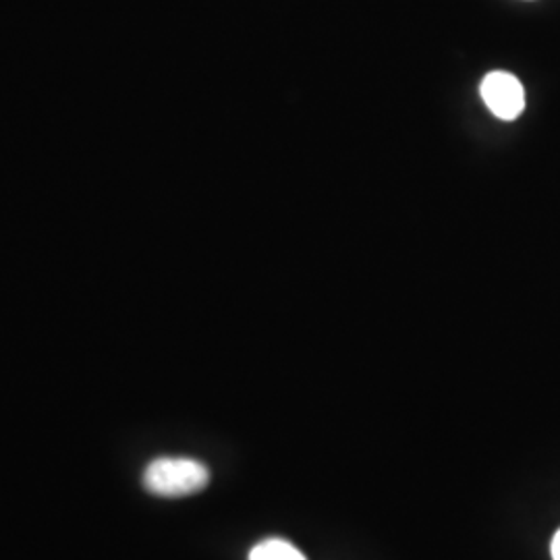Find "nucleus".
I'll list each match as a JSON object with an SVG mask.
<instances>
[{
  "mask_svg": "<svg viewBox=\"0 0 560 560\" xmlns=\"http://www.w3.org/2000/svg\"><path fill=\"white\" fill-rule=\"evenodd\" d=\"M247 560H307L300 548L282 538L261 540L249 550Z\"/></svg>",
  "mask_w": 560,
  "mask_h": 560,
  "instance_id": "7ed1b4c3",
  "label": "nucleus"
},
{
  "mask_svg": "<svg viewBox=\"0 0 560 560\" xmlns=\"http://www.w3.org/2000/svg\"><path fill=\"white\" fill-rule=\"evenodd\" d=\"M481 98L486 106L502 120H515L525 108V92L521 81L504 73L492 71L488 73L480 85Z\"/></svg>",
  "mask_w": 560,
  "mask_h": 560,
  "instance_id": "f03ea898",
  "label": "nucleus"
},
{
  "mask_svg": "<svg viewBox=\"0 0 560 560\" xmlns=\"http://www.w3.org/2000/svg\"><path fill=\"white\" fill-rule=\"evenodd\" d=\"M210 481V471L201 460L187 457H161L143 469V488L162 499H180L201 492Z\"/></svg>",
  "mask_w": 560,
  "mask_h": 560,
  "instance_id": "f257e3e1",
  "label": "nucleus"
},
{
  "mask_svg": "<svg viewBox=\"0 0 560 560\" xmlns=\"http://www.w3.org/2000/svg\"><path fill=\"white\" fill-rule=\"evenodd\" d=\"M550 555H552V560H560V529L555 534L552 544H550Z\"/></svg>",
  "mask_w": 560,
  "mask_h": 560,
  "instance_id": "20e7f679",
  "label": "nucleus"
}]
</instances>
